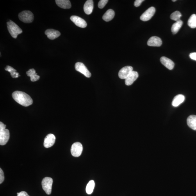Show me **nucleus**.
<instances>
[{
	"mask_svg": "<svg viewBox=\"0 0 196 196\" xmlns=\"http://www.w3.org/2000/svg\"><path fill=\"white\" fill-rule=\"evenodd\" d=\"M12 96L15 101L22 106L27 107L33 103V100L31 97L23 92L15 91L13 93Z\"/></svg>",
	"mask_w": 196,
	"mask_h": 196,
	"instance_id": "1",
	"label": "nucleus"
},
{
	"mask_svg": "<svg viewBox=\"0 0 196 196\" xmlns=\"http://www.w3.org/2000/svg\"><path fill=\"white\" fill-rule=\"evenodd\" d=\"M6 127L5 125L2 122H0V145H6L10 138V132Z\"/></svg>",
	"mask_w": 196,
	"mask_h": 196,
	"instance_id": "2",
	"label": "nucleus"
},
{
	"mask_svg": "<svg viewBox=\"0 0 196 196\" xmlns=\"http://www.w3.org/2000/svg\"><path fill=\"white\" fill-rule=\"evenodd\" d=\"M7 24L9 33L13 38L16 39L18 35L23 33L22 29L12 20H9Z\"/></svg>",
	"mask_w": 196,
	"mask_h": 196,
	"instance_id": "3",
	"label": "nucleus"
},
{
	"mask_svg": "<svg viewBox=\"0 0 196 196\" xmlns=\"http://www.w3.org/2000/svg\"><path fill=\"white\" fill-rule=\"evenodd\" d=\"M18 17L22 22L27 23H31L34 19L33 13L28 10L22 11L19 13Z\"/></svg>",
	"mask_w": 196,
	"mask_h": 196,
	"instance_id": "4",
	"label": "nucleus"
},
{
	"mask_svg": "<svg viewBox=\"0 0 196 196\" xmlns=\"http://www.w3.org/2000/svg\"><path fill=\"white\" fill-rule=\"evenodd\" d=\"M52 183L53 179L51 178L45 177L42 180V188L48 195H50L51 193Z\"/></svg>",
	"mask_w": 196,
	"mask_h": 196,
	"instance_id": "5",
	"label": "nucleus"
},
{
	"mask_svg": "<svg viewBox=\"0 0 196 196\" xmlns=\"http://www.w3.org/2000/svg\"><path fill=\"white\" fill-rule=\"evenodd\" d=\"M83 150V147L81 143L76 142L72 145L70 151L73 156L78 157L81 155Z\"/></svg>",
	"mask_w": 196,
	"mask_h": 196,
	"instance_id": "6",
	"label": "nucleus"
},
{
	"mask_svg": "<svg viewBox=\"0 0 196 196\" xmlns=\"http://www.w3.org/2000/svg\"><path fill=\"white\" fill-rule=\"evenodd\" d=\"M75 68L77 71L80 72L85 77L88 78L91 77L90 73L83 63L80 62L76 63L75 65Z\"/></svg>",
	"mask_w": 196,
	"mask_h": 196,
	"instance_id": "7",
	"label": "nucleus"
},
{
	"mask_svg": "<svg viewBox=\"0 0 196 196\" xmlns=\"http://www.w3.org/2000/svg\"><path fill=\"white\" fill-rule=\"evenodd\" d=\"M156 12V9L153 7H152L141 15L140 19L143 21H147L151 19Z\"/></svg>",
	"mask_w": 196,
	"mask_h": 196,
	"instance_id": "8",
	"label": "nucleus"
},
{
	"mask_svg": "<svg viewBox=\"0 0 196 196\" xmlns=\"http://www.w3.org/2000/svg\"><path fill=\"white\" fill-rule=\"evenodd\" d=\"M133 71V68L131 66H125L120 70L118 73V76L120 79H125Z\"/></svg>",
	"mask_w": 196,
	"mask_h": 196,
	"instance_id": "9",
	"label": "nucleus"
},
{
	"mask_svg": "<svg viewBox=\"0 0 196 196\" xmlns=\"http://www.w3.org/2000/svg\"><path fill=\"white\" fill-rule=\"evenodd\" d=\"M70 19L76 26L80 28H84L87 26V23L85 20L77 16H72L70 17Z\"/></svg>",
	"mask_w": 196,
	"mask_h": 196,
	"instance_id": "10",
	"label": "nucleus"
},
{
	"mask_svg": "<svg viewBox=\"0 0 196 196\" xmlns=\"http://www.w3.org/2000/svg\"><path fill=\"white\" fill-rule=\"evenodd\" d=\"M55 137L53 134H49L44 139V147L47 148L52 147L55 143Z\"/></svg>",
	"mask_w": 196,
	"mask_h": 196,
	"instance_id": "11",
	"label": "nucleus"
},
{
	"mask_svg": "<svg viewBox=\"0 0 196 196\" xmlns=\"http://www.w3.org/2000/svg\"><path fill=\"white\" fill-rule=\"evenodd\" d=\"M147 44L150 46L160 47L162 44V41L157 36H152L148 40Z\"/></svg>",
	"mask_w": 196,
	"mask_h": 196,
	"instance_id": "12",
	"label": "nucleus"
},
{
	"mask_svg": "<svg viewBox=\"0 0 196 196\" xmlns=\"http://www.w3.org/2000/svg\"><path fill=\"white\" fill-rule=\"evenodd\" d=\"M45 34L47 36V38L50 40L55 39L61 35L60 32L52 29H47L45 31Z\"/></svg>",
	"mask_w": 196,
	"mask_h": 196,
	"instance_id": "13",
	"label": "nucleus"
},
{
	"mask_svg": "<svg viewBox=\"0 0 196 196\" xmlns=\"http://www.w3.org/2000/svg\"><path fill=\"white\" fill-rule=\"evenodd\" d=\"M138 76L139 75L137 72L132 71L130 75L125 79V84L127 86L131 85L138 78Z\"/></svg>",
	"mask_w": 196,
	"mask_h": 196,
	"instance_id": "14",
	"label": "nucleus"
},
{
	"mask_svg": "<svg viewBox=\"0 0 196 196\" xmlns=\"http://www.w3.org/2000/svg\"><path fill=\"white\" fill-rule=\"evenodd\" d=\"M160 61L168 70H172L174 67V63L173 61L166 57H162L160 59Z\"/></svg>",
	"mask_w": 196,
	"mask_h": 196,
	"instance_id": "15",
	"label": "nucleus"
},
{
	"mask_svg": "<svg viewBox=\"0 0 196 196\" xmlns=\"http://www.w3.org/2000/svg\"><path fill=\"white\" fill-rule=\"evenodd\" d=\"M93 5L92 0H88L86 2L84 6V11L86 14L90 15L92 13Z\"/></svg>",
	"mask_w": 196,
	"mask_h": 196,
	"instance_id": "16",
	"label": "nucleus"
},
{
	"mask_svg": "<svg viewBox=\"0 0 196 196\" xmlns=\"http://www.w3.org/2000/svg\"><path fill=\"white\" fill-rule=\"evenodd\" d=\"M56 3L59 7L63 9H69L71 7V4L69 0H56Z\"/></svg>",
	"mask_w": 196,
	"mask_h": 196,
	"instance_id": "17",
	"label": "nucleus"
},
{
	"mask_svg": "<svg viewBox=\"0 0 196 196\" xmlns=\"http://www.w3.org/2000/svg\"><path fill=\"white\" fill-rule=\"evenodd\" d=\"M184 100H185V97L183 95H177L174 97L173 100L172 106L174 107L178 106L184 102Z\"/></svg>",
	"mask_w": 196,
	"mask_h": 196,
	"instance_id": "18",
	"label": "nucleus"
},
{
	"mask_svg": "<svg viewBox=\"0 0 196 196\" xmlns=\"http://www.w3.org/2000/svg\"><path fill=\"white\" fill-rule=\"evenodd\" d=\"M187 124L190 128L196 131V116L192 115L189 116L187 119Z\"/></svg>",
	"mask_w": 196,
	"mask_h": 196,
	"instance_id": "19",
	"label": "nucleus"
},
{
	"mask_svg": "<svg viewBox=\"0 0 196 196\" xmlns=\"http://www.w3.org/2000/svg\"><path fill=\"white\" fill-rule=\"evenodd\" d=\"M115 15L114 11L111 9H109L102 17V19L106 22H108L111 21L113 19Z\"/></svg>",
	"mask_w": 196,
	"mask_h": 196,
	"instance_id": "20",
	"label": "nucleus"
},
{
	"mask_svg": "<svg viewBox=\"0 0 196 196\" xmlns=\"http://www.w3.org/2000/svg\"><path fill=\"white\" fill-rule=\"evenodd\" d=\"M26 74L27 76L30 77L31 81L35 82L40 79V76L36 73L35 70L34 69L29 70L27 72Z\"/></svg>",
	"mask_w": 196,
	"mask_h": 196,
	"instance_id": "21",
	"label": "nucleus"
},
{
	"mask_svg": "<svg viewBox=\"0 0 196 196\" xmlns=\"http://www.w3.org/2000/svg\"><path fill=\"white\" fill-rule=\"evenodd\" d=\"M183 22L180 20L177 21L173 25L172 27L171 31L173 34H175L178 32L180 28L183 25Z\"/></svg>",
	"mask_w": 196,
	"mask_h": 196,
	"instance_id": "22",
	"label": "nucleus"
},
{
	"mask_svg": "<svg viewBox=\"0 0 196 196\" xmlns=\"http://www.w3.org/2000/svg\"><path fill=\"white\" fill-rule=\"evenodd\" d=\"M5 70L10 73L11 77L13 78H18L20 76L19 74L17 71V70L10 66L7 65L5 68Z\"/></svg>",
	"mask_w": 196,
	"mask_h": 196,
	"instance_id": "23",
	"label": "nucleus"
},
{
	"mask_svg": "<svg viewBox=\"0 0 196 196\" xmlns=\"http://www.w3.org/2000/svg\"><path fill=\"white\" fill-rule=\"evenodd\" d=\"M188 25L191 28H196V15L193 14L191 16L188 21Z\"/></svg>",
	"mask_w": 196,
	"mask_h": 196,
	"instance_id": "24",
	"label": "nucleus"
},
{
	"mask_svg": "<svg viewBox=\"0 0 196 196\" xmlns=\"http://www.w3.org/2000/svg\"><path fill=\"white\" fill-rule=\"evenodd\" d=\"M95 186V183L94 181L91 180L87 184L86 188V193L88 194H90L93 192Z\"/></svg>",
	"mask_w": 196,
	"mask_h": 196,
	"instance_id": "25",
	"label": "nucleus"
},
{
	"mask_svg": "<svg viewBox=\"0 0 196 196\" xmlns=\"http://www.w3.org/2000/svg\"><path fill=\"white\" fill-rule=\"evenodd\" d=\"M182 16L181 13L179 11H175L173 13L170 15L171 19L174 20L175 21H178L180 20V18Z\"/></svg>",
	"mask_w": 196,
	"mask_h": 196,
	"instance_id": "26",
	"label": "nucleus"
},
{
	"mask_svg": "<svg viewBox=\"0 0 196 196\" xmlns=\"http://www.w3.org/2000/svg\"><path fill=\"white\" fill-rule=\"evenodd\" d=\"M108 2V0H101L98 3V7L100 8H103Z\"/></svg>",
	"mask_w": 196,
	"mask_h": 196,
	"instance_id": "27",
	"label": "nucleus"
},
{
	"mask_svg": "<svg viewBox=\"0 0 196 196\" xmlns=\"http://www.w3.org/2000/svg\"><path fill=\"white\" fill-rule=\"evenodd\" d=\"M4 179V173L2 168H0V184L3 183Z\"/></svg>",
	"mask_w": 196,
	"mask_h": 196,
	"instance_id": "28",
	"label": "nucleus"
},
{
	"mask_svg": "<svg viewBox=\"0 0 196 196\" xmlns=\"http://www.w3.org/2000/svg\"><path fill=\"white\" fill-rule=\"evenodd\" d=\"M144 1V0H136L134 2V5L136 7H138L140 6L141 3Z\"/></svg>",
	"mask_w": 196,
	"mask_h": 196,
	"instance_id": "29",
	"label": "nucleus"
},
{
	"mask_svg": "<svg viewBox=\"0 0 196 196\" xmlns=\"http://www.w3.org/2000/svg\"><path fill=\"white\" fill-rule=\"evenodd\" d=\"M190 57L191 59L196 61V52L191 53L190 54Z\"/></svg>",
	"mask_w": 196,
	"mask_h": 196,
	"instance_id": "30",
	"label": "nucleus"
},
{
	"mask_svg": "<svg viewBox=\"0 0 196 196\" xmlns=\"http://www.w3.org/2000/svg\"><path fill=\"white\" fill-rule=\"evenodd\" d=\"M17 196H29L26 192L24 191H21L19 193Z\"/></svg>",
	"mask_w": 196,
	"mask_h": 196,
	"instance_id": "31",
	"label": "nucleus"
},
{
	"mask_svg": "<svg viewBox=\"0 0 196 196\" xmlns=\"http://www.w3.org/2000/svg\"><path fill=\"white\" fill-rule=\"evenodd\" d=\"M177 1V0H173V1H173V2H175V1Z\"/></svg>",
	"mask_w": 196,
	"mask_h": 196,
	"instance_id": "32",
	"label": "nucleus"
}]
</instances>
